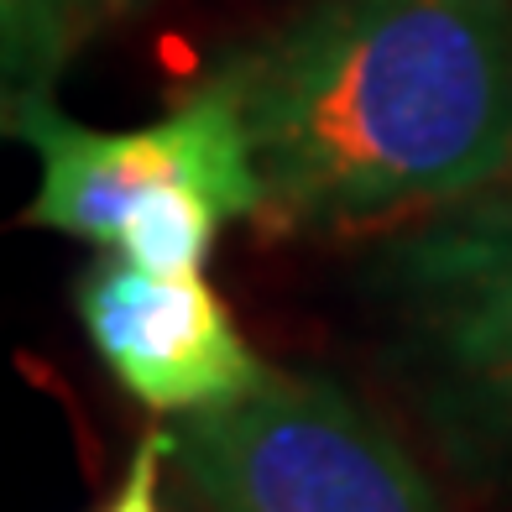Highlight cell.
I'll return each instance as SVG.
<instances>
[{"label": "cell", "instance_id": "8992f818", "mask_svg": "<svg viewBox=\"0 0 512 512\" xmlns=\"http://www.w3.org/2000/svg\"><path fill=\"white\" fill-rule=\"evenodd\" d=\"M95 27L89 0H0V74L6 95H42Z\"/></svg>", "mask_w": 512, "mask_h": 512}, {"label": "cell", "instance_id": "6da1fadb", "mask_svg": "<svg viewBox=\"0 0 512 512\" xmlns=\"http://www.w3.org/2000/svg\"><path fill=\"white\" fill-rule=\"evenodd\" d=\"M220 74L262 220L434 215L512 173V0H314Z\"/></svg>", "mask_w": 512, "mask_h": 512}, {"label": "cell", "instance_id": "277c9868", "mask_svg": "<svg viewBox=\"0 0 512 512\" xmlns=\"http://www.w3.org/2000/svg\"><path fill=\"white\" fill-rule=\"evenodd\" d=\"M6 131L37 152V194L21 209L27 225L58 230L100 251L162 199H209L230 220H262L267 194L251 136L225 74L204 79L162 121L131 131H95L42 95H6Z\"/></svg>", "mask_w": 512, "mask_h": 512}, {"label": "cell", "instance_id": "ba28073f", "mask_svg": "<svg viewBox=\"0 0 512 512\" xmlns=\"http://www.w3.org/2000/svg\"><path fill=\"white\" fill-rule=\"evenodd\" d=\"M136 6H147V0H89V16L105 21V16H126V11H136Z\"/></svg>", "mask_w": 512, "mask_h": 512}, {"label": "cell", "instance_id": "7a4b0ae2", "mask_svg": "<svg viewBox=\"0 0 512 512\" xmlns=\"http://www.w3.org/2000/svg\"><path fill=\"white\" fill-rule=\"evenodd\" d=\"M413 403L476 481H512V183L424 215L371 272Z\"/></svg>", "mask_w": 512, "mask_h": 512}, {"label": "cell", "instance_id": "52a82bcc", "mask_svg": "<svg viewBox=\"0 0 512 512\" xmlns=\"http://www.w3.org/2000/svg\"><path fill=\"white\" fill-rule=\"evenodd\" d=\"M173 460V429H147L131 450V465L115 497L100 512H168L162 507V465Z\"/></svg>", "mask_w": 512, "mask_h": 512}, {"label": "cell", "instance_id": "5b68a950", "mask_svg": "<svg viewBox=\"0 0 512 512\" xmlns=\"http://www.w3.org/2000/svg\"><path fill=\"white\" fill-rule=\"evenodd\" d=\"M74 314L100 366L152 413H209L267 382L262 356L204 272L162 277L105 251L79 272Z\"/></svg>", "mask_w": 512, "mask_h": 512}, {"label": "cell", "instance_id": "3957f363", "mask_svg": "<svg viewBox=\"0 0 512 512\" xmlns=\"http://www.w3.org/2000/svg\"><path fill=\"white\" fill-rule=\"evenodd\" d=\"M173 465L199 512H445L398 434L309 371H267L241 403L189 413Z\"/></svg>", "mask_w": 512, "mask_h": 512}]
</instances>
